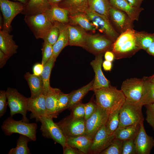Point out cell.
Instances as JSON below:
<instances>
[{
  "instance_id": "1f68e13d",
  "label": "cell",
  "mask_w": 154,
  "mask_h": 154,
  "mask_svg": "<svg viewBox=\"0 0 154 154\" xmlns=\"http://www.w3.org/2000/svg\"><path fill=\"white\" fill-rule=\"evenodd\" d=\"M56 60V58L52 56L44 65L43 70L41 76L43 84L42 94L45 96L51 87L50 83V76L52 69Z\"/></svg>"
},
{
  "instance_id": "e575fe53",
  "label": "cell",
  "mask_w": 154,
  "mask_h": 154,
  "mask_svg": "<svg viewBox=\"0 0 154 154\" xmlns=\"http://www.w3.org/2000/svg\"><path fill=\"white\" fill-rule=\"evenodd\" d=\"M137 102L141 106L154 103V83L146 77L145 88L143 96Z\"/></svg>"
},
{
  "instance_id": "d6986e66",
  "label": "cell",
  "mask_w": 154,
  "mask_h": 154,
  "mask_svg": "<svg viewBox=\"0 0 154 154\" xmlns=\"http://www.w3.org/2000/svg\"><path fill=\"white\" fill-rule=\"evenodd\" d=\"M69 33V45L84 48L88 33L84 29L78 26L68 24Z\"/></svg>"
},
{
  "instance_id": "7a4b0ae2",
  "label": "cell",
  "mask_w": 154,
  "mask_h": 154,
  "mask_svg": "<svg viewBox=\"0 0 154 154\" xmlns=\"http://www.w3.org/2000/svg\"><path fill=\"white\" fill-rule=\"evenodd\" d=\"M135 31L133 29L127 30L120 34L114 41L112 51L115 59L129 58L141 50L136 42Z\"/></svg>"
},
{
  "instance_id": "cb8c5ba5",
  "label": "cell",
  "mask_w": 154,
  "mask_h": 154,
  "mask_svg": "<svg viewBox=\"0 0 154 154\" xmlns=\"http://www.w3.org/2000/svg\"><path fill=\"white\" fill-rule=\"evenodd\" d=\"M50 6L48 0H29L21 13L25 16L35 15L44 13Z\"/></svg>"
},
{
  "instance_id": "9f6ffc18",
  "label": "cell",
  "mask_w": 154,
  "mask_h": 154,
  "mask_svg": "<svg viewBox=\"0 0 154 154\" xmlns=\"http://www.w3.org/2000/svg\"><path fill=\"white\" fill-rule=\"evenodd\" d=\"M19 1L21 3L25 4V5H26L27 3H28L29 0H16Z\"/></svg>"
},
{
  "instance_id": "484cf974",
  "label": "cell",
  "mask_w": 154,
  "mask_h": 154,
  "mask_svg": "<svg viewBox=\"0 0 154 154\" xmlns=\"http://www.w3.org/2000/svg\"><path fill=\"white\" fill-rule=\"evenodd\" d=\"M93 139L86 135L66 138V144L78 149L83 154H89Z\"/></svg>"
},
{
  "instance_id": "ffe728a7",
  "label": "cell",
  "mask_w": 154,
  "mask_h": 154,
  "mask_svg": "<svg viewBox=\"0 0 154 154\" xmlns=\"http://www.w3.org/2000/svg\"><path fill=\"white\" fill-rule=\"evenodd\" d=\"M111 7L125 13L132 21H138L144 9L132 6L126 0H109Z\"/></svg>"
},
{
  "instance_id": "f35d334b",
  "label": "cell",
  "mask_w": 154,
  "mask_h": 154,
  "mask_svg": "<svg viewBox=\"0 0 154 154\" xmlns=\"http://www.w3.org/2000/svg\"><path fill=\"white\" fill-rule=\"evenodd\" d=\"M123 141L115 138L110 145L100 154H122Z\"/></svg>"
},
{
  "instance_id": "ba28073f",
  "label": "cell",
  "mask_w": 154,
  "mask_h": 154,
  "mask_svg": "<svg viewBox=\"0 0 154 154\" xmlns=\"http://www.w3.org/2000/svg\"><path fill=\"white\" fill-rule=\"evenodd\" d=\"M86 13L96 30L111 40L116 39L120 34L114 29L108 18L89 10Z\"/></svg>"
},
{
  "instance_id": "f546056e",
  "label": "cell",
  "mask_w": 154,
  "mask_h": 154,
  "mask_svg": "<svg viewBox=\"0 0 154 154\" xmlns=\"http://www.w3.org/2000/svg\"><path fill=\"white\" fill-rule=\"evenodd\" d=\"M69 18L70 25L79 26L86 31L93 32L96 30L86 13L69 14Z\"/></svg>"
},
{
  "instance_id": "bcb514c9",
  "label": "cell",
  "mask_w": 154,
  "mask_h": 154,
  "mask_svg": "<svg viewBox=\"0 0 154 154\" xmlns=\"http://www.w3.org/2000/svg\"><path fill=\"white\" fill-rule=\"evenodd\" d=\"M7 97L6 91H0V117H2L5 113L7 106L8 105L7 102Z\"/></svg>"
},
{
  "instance_id": "83f0119b",
  "label": "cell",
  "mask_w": 154,
  "mask_h": 154,
  "mask_svg": "<svg viewBox=\"0 0 154 154\" xmlns=\"http://www.w3.org/2000/svg\"><path fill=\"white\" fill-rule=\"evenodd\" d=\"M24 77L30 90L31 98H36L42 94L43 84L41 76H36L27 72L25 74Z\"/></svg>"
},
{
  "instance_id": "7dc6e473",
  "label": "cell",
  "mask_w": 154,
  "mask_h": 154,
  "mask_svg": "<svg viewBox=\"0 0 154 154\" xmlns=\"http://www.w3.org/2000/svg\"><path fill=\"white\" fill-rule=\"evenodd\" d=\"M64 154H83L77 149L66 144L63 147Z\"/></svg>"
},
{
  "instance_id": "2e32d148",
  "label": "cell",
  "mask_w": 154,
  "mask_h": 154,
  "mask_svg": "<svg viewBox=\"0 0 154 154\" xmlns=\"http://www.w3.org/2000/svg\"><path fill=\"white\" fill-rule=\"evenodd\" d=\"M134 142L136 154H149L154 147V138L146 133L143 122L140 123L139 130Z\"/></svg>"
},
{
  "instance_id": "8fae6325",
  "label": "cell",
  "mask_w": 154,
  "mask_h": 154,
  "mask_svg": "<svg viewBox=\"0 0 154 154\" xmlns=\"http://www.w3.org/2000/svg\"><path fill=\"white\" fill-rule=\"evenodd\" d=\"M52 119L45 116L39 120L38 121L41 123L40 130L42 135L47 138L52 139L63 147L66 144V138L56 123L53 121Z\"/></svg>"
},
{
  "instance_id": "60d3db41",
  "label": "cell",
  "mask_w": 154,
  "mask_h": 154,
  "mask_svg": "<svg viewBox=\"0 0 154 154\" xmlns=\"http://www.w3.org/2000/svg\"><path fill=\"white\" fill-rule=\"evenodd\" d=\"M42 51V60L41 63L44 65L52 57L53 54L52 46L46 42H44Z\"/></svg>"
},
{
  "instance_id": "7bdbcfd3",
  "label": "cell",
  "mask_w": 154,
  "mask_h": 154,
  "mask_svg": "<svg viewBox=\"0 0 154 154\" xmlns=\"http://www.w3.org/2000/svg\"><path fill=\"white\" fill-rule=\"evenodd\" d=\"M122 154H136L134 139L123 141Z\"/></svg>"
},
{
  "instance_id": "e0dca14e",
  "label": "cell",
  "mask_w": 154,
  "mask_h": 154,
  "mask_svg": "<svg viewBox=\"0 0 154 154\" xmlns=\"http://www.w3.org/2000/svg\"><path fill=\"white\" fill-rule=\"evenodd\" d=\"M104 54L95 55V59L90 63L95 73V77L92 90L108 87L111 85L110 82L105 76L102 70Z\"/></svg>"
},
{
  "instance_id": "74e56055",
  "label": "cell",
  "mask_w": 154,
  "mask_h": 154,
  "mask_svg": "<svg viewBox=\"0 0 154 154\" xmlns=\"http://www.w3.org/2000/svg\"><path fill=\"white\" fill-rule=\"evenodd\" d=\"M60 30L58 22H54L47 34L43 39L44 42L53 46L59 37Z\"/></svg>"
},
{
  "instance_id": "d4e9b609",
  "label": "cell",
  "mask_w": 154,
  "mask_h": 154,
  "mask_svg": "<svg viewBox=\"0 0 154 154\" xmlns=\"http://www.w3.org/2000/svg\"><path fill=\"white\" fill-rule=\"evenodd\" d=\"M89 0H62L58 6L67 10L69 14L86 13L88 9Z\"/></svg>"
},
{
  "instance_id": "7c38bea8",
  "label": "cell",
  "mask_w": 154,
  "mask_h": 154,
  "mask_svg": "<svg viewBox=\"0 0 154 154\" xmlns=\"http://www.w3.org/2000/svg\"><path fill=\"white\" fill-rule=\"evenodd\" d=\"M25 5L21 2L9 0H0V7L3 18V29L9 32L14 18L23 10Z\"/></svg>"
},
{
  "instance_id": "30bf717a",
  "label": "cell",
  "mask_w": 154,
  "mask_h": 154,
  "mask_svg": "<svg viewBox=\"0 0 154 154\" xmlns=\"http://www.w3.org/2000/svg\"><path fill=\"white\" fill-rule=\"evenodd\" d=\"M114 41L103 35L88 34L84 49L95 55L104 54L106 51H112Z\"/></svg>"
},
{
  "instance_id": "d6a6232c",
  "label": "cell",
  "mask_w": 154,
  "mask_h": 154,
  "mask_svg": "<svg viewBox=\"0 0 154 154\" xmlns=\"http://www.w3.org/2000/svg\"><path fill=\"white\" fill-rule=\"evenodd\" d=\"M111 7L109 0L88 1V10L104 15L108 18L109 11Z\"/></svg>"
},
{
  "instance_id": "f1b7e54d",
  "label": "cell",
  "mask_w": 154,
  "mask_h": 154,
  "mask_svg": "<svg viewBox=\"0 0 154 154\" xmlns=\"http://www.w3.org/2000/svg\"><path fill=\"white\" fill-rule=\"evenodd\" d=\"M140 126V123H138L124 127H118L113 134L115 138L123 141L134 139L139 132Z\"/></svg>"
},
{
  "instance_id": "f5cc1de1",
  "label": "cell",
  "mask_w": 154,
  "mask_h": 154,
  "mask_svg": "<svg viewBox=\"0 0 154 154\" xmlns=\"http://www.w3.org/2000/svg\"><path fill=\"white\" fill-rule=\"evenodd\" d=\"M132 6L140 7L143 2L145 0H126Z\"/></svg>"
},
{
  "instance_id": "816d5d0a",
  "label": "cell",
  "mask_w": 154,
  "mask_h": 154,
  "mask_svg": "<svg viewBox=\"0 0 154 154\" xmlns=\"http://www.w3.org/2000/svg\"><path fill=\"white\" fill-rule=\"evenodd\" d=\"M102 66L104 70L105 71H110L112 68V62L105 60L103 61Z\"/></svg>"
},
{
  "instance_id": "ab89813d",
  "label": "cell",
  "mask_w": 154,
  "mask_h": 154,
  "mask_svg": "<svg viewBox=\"0 0 154 154\" xmlns=\"http://www.w3.org/2000/svg\"><path fill=\"white\" fill-rule=\"evenodd\" d=\"M70 93L66 94L61 93L58 100L56 112L58 115L59 113L67 109L68 105Z\"/></svg>"
},
{
  "instance_id": "603a6c76",
  "label": "cell",
  "mask_w": 154,
  "mask_h": 154,
  "mask_svg": "<svg viewBox=\"0 0 154 154\" xmlns=\"http://www.w3.org/2000/svg\"><path fill=\"white\" fill-rule=\"evenodd\" d=\"M8 31H0V50L10 57L17 52L18 46L13 40L12 35Z\"/></svg>"
},
{
  "instance_id": "52a82bcc",
  "label": "cell",
  "mask_w": 154,
  "mask_h": 154,
  "mask_svg": "<svg viewBox=\"0 0 154 154\" xmlns=\"http://www.w3.org/2000/svg\"><path fill=\"white\" fill-rule=\"evenodd\" d=\"M146 77L141 78H132L124 81L121 86V90L126 98L134 102L139 101L144 92Z\"/></svg>"
},
{
  "instance_id": "4dcf8cb0",
  "label": "cell",
  "mask_w": 154,
  "mask_h": 154,
  "mask_svg": "<svg viewBox=\"0 0 154 154\" xmlns=\"http://www.w3.org/2000/svg\"><path fill=\"white\" fill-rule=\"evenodd\" d=\"M94 81L93 79L87 85L70 93L69 101L67 109L70 110L75 105L81 102V100L87 94L92 90Z\"/></svg>"
},
{
  "instance_id": "f907efd6",
  "label": "cell",
  "mask_w": 154,
  "mask_h": 154,
  "mask_svg": "<svg viewBox=\"0 0 154 154\" xmlns=\"http://www.w3.org/2000/svg\"><path fill=\"white\" fill-rule=\"evenodd\" d=\"M104 57L105 60L113 62L115 59V55L111 50L106 51L104 54Z\"/></svg>"
},
{
  "instance_id": "5bb4252c",
  "label": "cell",
  "mask_w": 154,
  "mask_h": 154,
  "mask_svg": "<svg viewBox=\"0 0 154 154\" xmlns=\"http://www.w3.org/2000/svg\"><path fill=\"white\" fill-rule=\"evenodd\" d=\"M109 19L116 31L119 34L133 29L134 21L124 12L111 6L109 13Z\"/></svg>"
},
{
  "instance_id": "6da1fadb",
  "label": "cell",
  "mask_w": 154,
  "mask_h": 154,
  "mask_svg": "<svg viewBox=\"0 0 154 154\" xmlns=\"http://www.w3.org/2000/svg\"><path fill=\"white\" fill-rule=\"evenodd\" d=\"M93 91L96 105L109 114L119 110L126 99L121 90L111 85Z\"/></svg>"
},
{
  "instance_id": "9a60e30c",
  "label": "cell",
  "mask_w": 154,
  "mask_h": 154,
  "mask_svg": "<svg viewBox=\"0 0 154 154\" xmlns=\"http://www.w3.org/2000/svg\"><path fill=\"white\" fill-rule=\"evenodd\" d=\"M105 125L102 127L95 135L89 154H100L110 145L115 138L113 134L108 133Z\"/></svg>"
},
{
  "instance_id": "6f0895ef",
  "label": "cell",
  "mask_w": 154,
  "mask_h": 154,
  "mask_svg": "<svg viewBox=\"0 0 154 154\" xmlns=\"http://www.w3.org/2000/svg\"><path fill=\"white\" fill-rule=\"evenodd\" d=\"M148 77L149 80L151 82L154 83V74L151 76Z\"/></svg>"
},
{
  "instance_id": "f6af8a7d",
  "label": "cell",
  "mask_w": 154,
  "mask_h": 154,
  "mask_svg": "<svg viewBox=\"0 0 154 154\" xmlns=\"http://www.w3.org/2000/svg\"><path fill=\"white\" fill-rule=\"evenodd\" d=\"M97 107L95 101L92 99L84 104L85 116L84 118L87 120L94 113Z\"/></svg>"
},
{
  "instance_id": "b9f144b4",
  "label": "cell",
  "mask_w": 154,
  "mask_h": 154,
  "mask_svg": "<svg viewBox=\"0 0 154 154\" xmlns=\"http://www.w3.org/2000/svg\"><path fill=\"white\" fill-rule=\"evenodd\" d=\"M71 110V115L75 119L84 118L85 116L84 104L81 102L74 106Z\"/></svg>"
},
{
  "instance_id": "4fadbf2b",
  "label": "cell",
  "mask_w": 154,
  "mask_h": 154,
  "mask_svg": "<svg viewBox=\"0 0 154 154\" xmlns=\"http://www.w3.org/2000/svg\"><path fill=\"white\" fill-rule=\"evenodd\" d=\"M109 114L97 105L92 115L86 120L85 135L93 139L99 130L105 125Z\"/></svg>"
},
{
  "instance_id": "4316f807",
  "label": "cell",
  "mask_w": 154,
  "mask_h": 154,
  "mask_svg": "<svg viewBox=\"0 0 154 154\" xmlns=\"http://www.w3.org/2000/svg\"><path fill=\"white\" fill-rule=\"evenodd\" d=\"M60 30L59 37L56 42L52 46V56L55 58L58 56L63 49L69 45V33L68 24L58 22Z\"/></svg>"
},
{
  "instance_id": "8d00e7d4",
  "label": "cell",
  "mask_w": 154,
  "mask_h": 154,
  "mask_svg": "<svg viewBox=\"0 0 154 154\" xmlns=\"http://www.w3.org/2000/svg\"><path fill=\"white\" fill-rule=\"evenodd\" d=\"M119 110L110 114L109 116L105 125L106 131L109 134H113L118 127L119 121Z\"/></svg>"
},
{
  "instance_id": "ee69618b",
  "label": "cell",
  "mask_w": 154,
  "mask_h": 154,
  "mask_svg": "<svg viewBox=\"0 0 154 154\" xmlns=\"http://www.w3.org/2000/svg\"><path fill=\"white\" fill-rule=\"evenodd\" d=\"M145 106L146 108V120L154 130V103Z\"/></svg>"
},
{
  "instance_id": "9c48e42d",
  "label": "cell",
  "mask_w": 154,
  "mask_h": 154,
  "mask_svg": "<svg viewBox=\"0 0 154 154\" xmlns=\"http://www.w3.org/2000/svg\"><path fill=\"white\" fill-rule=\"evenodd\" d=\"M85 123L84 118L75 119L70 115L56 123L67 138L85 135Z\"/></svg>"
},
{
  "instance_id": "ac0fdd59",
  "label": "cell",
  "mask_w": 154,
  "mask_h": 154,
  "mask_svg": "<svg viewBox=\"0 0 154 154\" xmlns=\"http://www.w3.org/2000/svg\"><path fill=\"white\" fill-rule=\"evenodd\" d=\"M27 109L31 113V119H35L37 121L42 117L46 116L45 96L42 94L34 98H27Z\"/></svg>"
},
{
  "instance_id": "836d02e7",
  "label": "cell",
  "mask_w": 154,
  "mask_h": 154,
  "mask_svg": "<svg viewBox=\"0 0 154 154\" xmlns=\"http://www.w3.org/2000/svg\"><path fill=\"white\" fill-rule=\"evenodd\" d=\"M135 37L137 46L146 51L154 40V33L135 31Z\"/></svg>"
},
{
  "instance_id": "db71d44e",
  "label": "cell",
  "mask_w": 154,
  "mask_h": 154,
  "mask_svg": "<svg viewBox=\"0 0 154 154\" xmlns=\"http://www.w3.org/2000/svg\"><path fill=\"white\" fill-rule=\"evenodd\" d=\"M146 51L150 55L154 56V40Z\"/></svg>"
},
{
  "instance_id": "5b68a950",
  "label": "cell",
  "mask_w": 154,
  "mask_h": 154,
  "mask_svg": "<svg viewBox=\"0 0 154 154\" xmlns=\"http://www.w3.org/2000/svg\"><path fill=\"white\" fill-rule=\"evenodd\" d=\"M7 104L10 109V116L17 114L22 115V120L29 123V120L27 116V98L18 92L17 90L8 88L6 91Z\"/></svg>"
},
{
  "instance_id": "681fc988",
  "label": "cell",
  "mask_w": 154,
  "mask_h": 154,
  "mask_svg": "<svg viewBox=\"0 0 154 154\" xmlns=\"http://www.w3.org/2000/svg\"><path fill=\"white\" fill-rule=\"evenodd\" d=\"M7 55L0 50V68H2L6 64L7 60L10 58Z\"/></svg>"
},
{
  "instance_id": "d590c367",
  "label": "cell",
  "mask_w": 154,
  "mask_h": 154,
  "mask_svg": "<svg viewBox=\"0 0 154 154\" xmlns=\"http://www.w3.org/2000/svg\"><path fill=\"white\" fill-rule=\"evenodd\" d=\"M31 141H32L27 136L20 134L17 141L16 147L11 149L8 154H30L27 144L28 142Z\"/></svg>"
},
{
  "instance_id": "44dd1931",
  "label": "cell",
  "mask_w": 154,
  "mask_h": 154,
  "mask_svg": "<svg viewBox=\"0 0 154 154\" xmlns=\"http://www.w3.org/2000/svg\"><path fill=\"white\" fill-rule=\"evenodd\" d=\"M43 13L53 23L56 22L64 24L69 23V12L57 4L51 5L50 7Z\"/></svg>"
},
{
  "instance_id": "7402d4cb",
  "label": "cell",
  "mask_w": 154,
  "mask_h": 154,
  "mask_svg": "<svg viewBox=\"0 0 154 154\" xmlns=\"http://www.w3.org/2000/svg\"><path fill=\"white\" fill-rule=\"evenodd\" d=\"M62 92L57 88L51 87L45 96L46 116L56 118L58 115L56 112L57 103Z\"/></svg>"
},
{
  "instance_id": "11a10c76",
  "label": "cell",
  "mask_w": 154,
  "mask_h": 154,
  "mask_svg": "<svg viewBox=\"0 0 154 154\" xmlns=\"http://www.w3.org/2000/svg\"><path fill=\"white\" fill-rule=\"evenodd\" d=\"M50 4H58L59 2L62 0H48Z\"/></svg>"
},
{
  "instance_id": "8992f818",
  "label": "cell",
  "mask_w": 154,
  "mask_h": 154,
  "mask_svg": "<svg viewBox=\"0 0 154 154\" xmlns=\"http://www.w3.org/2000/svg\"><path fill=\"white\" fill-rule=\"evenodd\" d=\"M24 20L37 39H43L54 24L44 13L25 16Z\"/></svg>"
},
{
  "instance_id": "277c9868",
  "label": "cell",
  "mask_w": 154,
  "mask_h": 154,
  "mask_svg": "<svg viewBox=\"0 0 154 154\" xmlns=\"http://www.w3.org/2000/svg\"><path fill=\"white\" fill-rule=\"evenodd\" d=\"M1 127L6 135L18 133L27 136L32 141L36 140L37 126L35 123H26L22 120L16 121L10 116L4 121Z\"/></svg>"
},
{
  "instance_id": "c3c4849f",
  "label": "cell",
  "mask_w": 154,
  "mask_h": 154,
  "mask_svg": "<svg viewBox=\"0 0 154 154\" xmlns=\"http://www.w3.org/2000/svg\"><path fill=\"white\" fill-rule=\"evenodd\" d=\"M44 68V65L42 64H35L33 68V74L36 76H41Z\"/></svg>"
},
{
  "instance_id": "3957f363",
  "label": "cell",
  "mask_w": 154,
  "mask_h": 154,
  "mask_svg": "<svg viewBox=\"0 0 154 154\" xmlns=\"http://www.w3.org/2000/svg\"><path fill=\"white\" fill-rule=\"evenodd\" d=\"M142 106L137 102L126 98L119 110V121L118 127H124L143 122Z\"/></svg>"
}]
</instances>
